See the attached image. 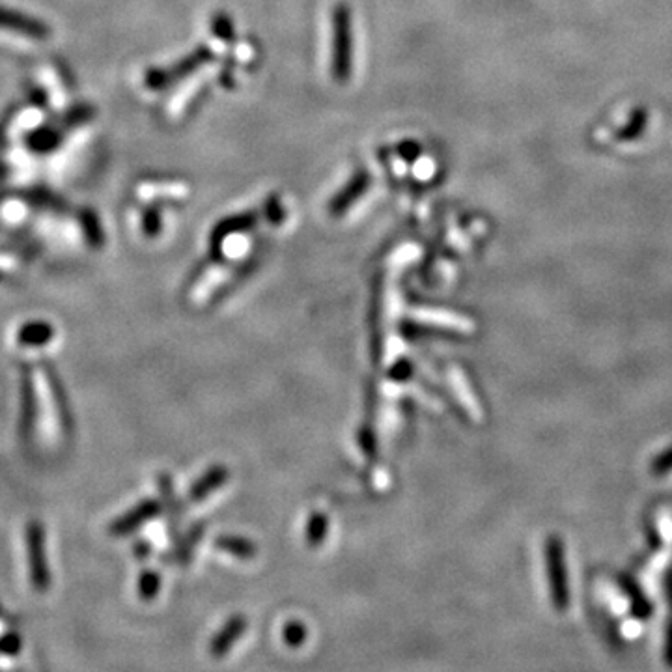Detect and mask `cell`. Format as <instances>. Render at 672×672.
Returning a JSON list of instances; mask_svg holds the SVG:
<instances>
[{
  "mask_svg": "<svg viewBox=\"0 0 672 672\" xmlns=\"http://www.w3.org/2000/svg\"><path fill=\"white\" fill-rule=\"evenodd\" d=\"M27 555L30 566V579L32 587L38 592H47L51 587V570L47 560V547H45V531L40 521H30L27 525Z\"/></svg>",
  "mask_w": 672,
  "mask_h": 672,
  "instance_id": "cell-1",
  "label": "cell"
},
{
  "mask_svg": "<svg viewBox=\"0 0 672 672\" xmlns=\"http://www.w3.org/2000/svg\"><path fill=\"white\" fill-rule=\"evenodd\" d=\"M40 366H42L43 378L47 379V385H49V391H51L58 426L62 430V435L70 441L73 432H75V419H73L70 398H68V392L64 387V381L60 378V374L56 372L55 364L45 361Z\"/></svg>",
  "mask_w": 672,
  "mask_h": 672,
  "instance_id": "cell-2",
  "label": "cell"
},
{
  "mask_svg": "<svg viewBox=\"0 0 672 672\" xmlns=\"http://www.w3.org/2000/svg\"><path fill=\"white\" fill-rule=\"evenodd\" d=\"M21 413H19V437L28 445L32 443L36 422H38V396L32 368L28 364L21 366Z\"/></svg>",
  "mask_w": 672,
  "mask_h": 672,
  "instance_id": "cell-3",
  "label": "cell"
},
{
  "mask_svg": "<svg viewBox=\"0 0 672 672\" xmlns=\"http://www.w3.org/2000/svg\"><path fill=\"white\" fill-rule=\"evenodd\" d=\"M335 55H333V73L340 83L348 81L351 71V27L350 12L346 6L336 8L335 17Z\"/></svg>",
  "mask_w": 672,
  "mask_h": 672,
  "instance_id": "cell-4",
  "label": "cell"
},
{
  "mask_svg": "<svg viewBox=\"0 0 672 672\" xmlns=\"http://www.w3.org/2000/svg\"><path fill=\"white\" fill-rule=\"evenodd\" d=\"M0 28L19 34V36H25L30 40H38V42L49 40L53 34L51 27L43 23L42 19L19 12L14 8H6V6H0Z\"/></svg>",
  "mask_w": 672,
  "mask_h": 672,
  "instance_id": "cell-5",
  "label": "cell"
},
{
  "mask_svg": "<svg viewBox=\"0 0 672 672\" xmlns=\"http://www.w3.org/2000/svg\"><path fill=\"white\" fill-rule=\"evenodd\" d=\"M159 514H161V503L155 501V499H146V501L137 504L135 508H131L124 516L114 519L111 527H109V532L112 536H126V534H131V532L140 529L150 519L157 518Z\"/></svg>",
  "mask_w": 672,
  "mask_h": 672,
  "instance_id": "cell-6",
  "label": "cell"
},
{
  "mask_svg": "<svg viewBox=\"0 0 672 672\" xmlns=\"http://www.w3.org/2000/svg\"><path fill=\"white\" fill-rule=\"evenodd\" d=\"M66 139V131L58 126L56 122L43 124L30 131L25 137V144L28 150L34 154H51Z\"/></svg>",
  "mask_w": 672,
  "mask_h": 672,
  "instance_id": "cell-7",
  "label": "cell"
},
{
  "mask_svg": "<svg viewBox=\"0 0 672 672\" xmlns=\"http://www.w3.org/2000/svg\"><path fill=\"white\" fill-rule=\"evenodd\" d=\"M245 630H247V620L243 616H232L224 624L223 630L213 637L210 648L211 654L215 658H221L224 654H228L232 650V646L236 644V641L243 637Z\"/></svg>",
  "mask_w": 672,
  "mask_h": 672,
  "instance_id": "cell-8",
  "label": "cell"
},
{
  "mask_svg": "<svg viewBox=\"0 0 672 672\" xmlns=\"http://www.w3.org/2000/svg\"><path fill=\"white\" fill-rule=\"evenodd\" d=\"M226 480H228V471H226L224 467H221V465L211 467L208 473H204V475L200 476L195 484L191 486V490H189V499H191L193 503H200V501L208 499L211 493L215 490H219Z\"/></svg>",
  "mask_w": 672,
  "mask_h": 672,
  "instance_id": "cell-9",
  "label": "cell"
},
{
  "mask_svg": "<svg viewBox=\"0 0 672 672\" xmlns=\"http://www.w3.org/2000/svg\"><path fill=\"white\" fill-rule=\"evenodd\" d=\"M55 336L53 325L47 322H28L19 329L17 340L25 348H42Z\"/></svg>",
  "mask_w": 672,
  "mask_h": 672,
  "instance_id": "cell-10",
  "label": "cell"
},
{
  "mask_svg": "<svg viewBox=\"0 0 672 672\" xmlns=\"http://www.w3.org/2000/svg\"><path fill=\"white\" fill-rule=\"evenodd\" d=\"M648 120H650L648 109L646 107H635L628 116V122L616 131L615 139L618 142H635V140L641 139L646 127H648Z\"/></svg>",
  "mask_w": 672,
  "mask_h": 672,
  "instance_id": "cell-11",
  "label": "cell"
},
{
  "mask_svg": "<svg viewBox=\"0 0 672 672\" xmlns=\"http://www.w3.org/2000/svg\"><path fill=\"white\" fill-rule=\"evenodd\" d=\"M215 547L219 551H224L232 557L241 560H251L256 557V546L249 542L247 538H238V536H219L217 542H215Z\"/></svg>",
  "mask_w": 672,
  "mask_h": 672,
  "instance_id": "cell-12",
  "label": "cell"
},
{
  "mask_svg": "<svg viewBox=\"0 0 672 672\" xmlns=\"http://www.w3.org/2000/svg\"><path fill=\"white\" fill-rule=\"evenodd\" d=\"M96 114V109L92 105H86V103H81V105H75L71 107L68 111L64 112L58 120H55L58 126L62 127L66 133L75 129V127L84 126L88 124Z\"/></svg>",
  "mask_w": 672,
  "mask_h": 672,
  "instance_id": "cell-13",
  "label": "cell"
},
{
  "mask_svg": "<svg viewBox=\"0 0 672 672\" xmlns=\"http://www.w3.org/2000/svg\"><path fill=\"white\" fill-rule=\"evenodd\" d=\"M79 223H81L86 243L94 249H99L105 241V236H103V228L99 224L98 215L92 210H83L79 213Z\"/></svg>",
  "mask_w": 672,
  "mask_h": 672,
  "instance_id": "cell-14",
  "label": "cell"
},
{
  "mask_svg": "<svg viewBox=\"0 0 672 672\" xmlns=\"http://www.w3.org/2000/svg\"><path fill=\"white\" fill-rule=\"evenodd\" d=\"M366 185H368V178H366V174H359V176H355V178H353V182L350 183V187H348L346 191H342L340 196L333 200V204H331V210H333V213H344L346 208L350 206L351 202H353L357 196L363 195V191L366 189Z\"/></svg>",
  "mask_w": 672,
  "mask_h": 672,
  "instance_id": "cell-15",
  "label": "cell"
},
{
  "mask_svg": "<svg viewBox=\"0 0 672 672\" xmlns=\"http://www.w3.org/2000/svg\"><path fill=\"white\" fill-rule=\"evenodd\" d=\"M327 529H329V521L327 518L320 514V512H314L310 519H308L307 525V542L308 546H320L325 536H327Z\"/></svg>",
  "mask_w": 672,
  "mask_h": 672,
  "instance_id": "cell-16",
  "label": "cell"
},
{
  "mask_svg": "<svg viewBox=\"0 0 672 672\" xmlns=\"http://www.w3.org/2000/svg\"><path fill=\"white\" fill-rule=\"evenodd\" d=\"M161 588V577L155 572H144L140 575L139 592L142 600H154Z\"/></svg>",
  "mask_w": 672,
  "mask_h": 672,
  "instance_id": "cell-17",
  "label": "cell"
},
{
  "mask_svg": "<svg viewBox=\"0 0 672 672\" xmlns=\"http://www.w3.org/2000/svg\"><path fill=\"white\" fill-rule=\"evenodd\" d=\"M305 639H307V630H305V626L301 622L292 620V622L286 624V628H284V641L286 643L295 648V646H301V644L305 643Z\"/></svg>",
  "mask_w": 672,
  "mask_h": 672,
  "instance_id": "cell-18",
  "label": "cell"
},
{
  "mask_svg": "<svg viewBox=\"0 0 672 672\" xmlns=\"http://www.w3.org/2000/svg\"><path fill=\"white\" fill-rule=\"evenodd\" d=\"M21 650V637L17 633H4L0 637V654L4 656H17Z\"/></svg>",
  "mask_w": 672,
  "mask_h": 672,
  "instance_id": "cell-19",
  "label": "cell"
},
{
  "mask_svg": "<svg viewBox=\"0 0 672 672\" xmlns=\"http://www.w3.org/2000/svg\"><path fill=\"white\" fill-rule=\"evenodd\" d=\"M142 226H144V232L148 236H155L159 232V215L155 211H148L144 215V221H142Z\"/></svg>",
  "mask_w": 672,
  "mask_h": 672,
  "instance_id": "cell-20",
  "label": "cell"
},
{
  "mask_svg": "<svg viewBox=\"0 0 672 672\" xmlns=\"http://www.w3.org/2000/svg\"><path fill=\"white\" fill-rule=\"evenodd\" d=\"M28 98L32 103H36V107H47V92L42 90V88H34Z\"/></svg>",
  "mask_w": 672,
  "mask_h": 672,
  "instance_id": "cell-21",
  "label": "cell"
},
{
  "mask_svg": "<svg viewBox=\"0 0 672 672\" xmlns=\"http://www.w3.org/2000/svg\"><path fill=\"white\" fill-rule=\"evenodd\" d=\"M150 551H152V546L146 544V542H137V544H135V553H137V557H140V559L148 557Z\"/></svg>",
  "mask_w": 672,
  "mask_h": 672,
  "instance_id": "cell-22",
  "label": "cell"
},
{
  "mask_svg": "<svg viewBox=\"0 0 672 672\" xmlns=\"http://www.w3.org/2000/svg\"><path fill=\"white\" fill-rule=\"evenodd\" d=\"M409 372H411V364L402 363L400 364V372H398V374L394 372V374H391V376L392 378L396 379H407L409 378Z\"/></svg>",
  "mask_w": 672,
  "mask_h": 672,
  "instance_id": "cell-23",
  "label": "cell"
},
{
  "mask_svg": "<svg viewBox=\"0 0 672 672\" xmlns=\"http://www.w3.org/2000/svg\"><path fill=\"white\" fill-rule=\"evenodd\" d=\"M0 618H6V615H4V611H2V607H0Z\"/></svg>",
  "mask_w": 672,
  "mask_h": 672,
  "instance_id": "cell-24",
  "label": "cell"
},
{
  "mask_svg": "<svg viewBox=\"0 0 672 672\" xmlns=\"http://www.w3.org/2000/svg\"><path fill=\"white\" fill-rule=\"evenodd\" d=\"M0 279H2V273H0Z\"/></svg>",
  "mask_w": 672,
  "mask_h": 672,
  "instance_id": "cell-25",
  "label": "cell"
}]
</instances>
